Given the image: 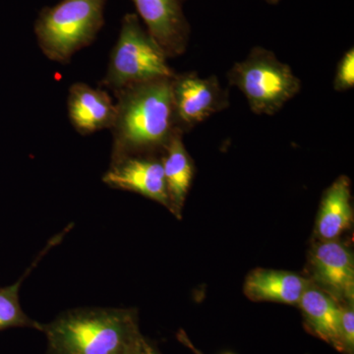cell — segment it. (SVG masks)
<instances>
[{
  "mask_svg": "<svg viewBox=\"0 0 354 354\" xmlns=\"http://www.w3.org/2000/svg\"><path fill=\"white\" fill-rule=\"evenodd\" d=\"M184 132L177 130L160 155L164 167L169 209L178 220L192 185L195 165L183 143Z\"/></svg>",
  "mask_w": 354,
  "mask_h": 354,
  "instance_id": "8fae6325",
  "label": "cell"
},
{
  "mask_svg": "<svg viewBox=\"0 0 354 354\" xmlns=\"http://www.w3.org/2000/svg\"><path fill=\"white\" fill-rule=\"evenodd\" d=\"M334 90L342 93L354 87V48H349L339 59L334 78Z\"/></svg>",
  "mask_w": 354,
  "mask_h": 354,
  "instance_id": "2e32d148",
  "label": "cell"
},
{
  "mask_svg": "<svg viewBox=\"0 0 354 354\" xmlns=\"http://www.w3.org/2000/svg\"><path fill=\"white\" fill-rule=\"evenodd\" d=\"M167 59L162 48L142 27L138 15L128 13L121 20L120 36L101 87L116 92L136 84L174 78L176 72Z\"/></svg>",
  "mask_w": 354,
  "mask_h": 354,
  "instance_id": "5b68a950",
  "label": "cell"
},
{
  "mask_svg": "<svg viewBox=\"0 0 354 354\" xmlns=\"http://www.w3.org/2000/svg\"><path fill=\"white\" fill-rule=\"evenodd\" d=\"M160 155L128 156L111 160L102 181L114 189L138 193L169 209Z\"/></svg>",
  "mask_w": 354,
  "mask_h": 354,
  "instance_id": "ba28073f",
  "label": "cell"
},
{
  "mask_svg": "<svg viewBox=\"0 0 354 354\" xmlns=\"http://www.w3.org/2000/svg\"><path fill=\"white\" fill-rule=\"evenodd\" d=\"M147 31L169 58L187 50L191 27L183 12L184 0H131Z\"/></svg>",
  "mask_w": 354,
  "mask_h": 354,
  "instance_id": "9c48e42d",
  "label": "cell"
},
{
  "mask_svg": "<svg viewBox=\"0 0 354 354\" xmlns=\"http://www.w3.org/2000/svg\"><path fill=\"white\" fill-rule=\"evenodd\" d=\"M263 1L267 2L268 4H271V6H277L281 2V0H263Z\"/></svg>",
  "mask_w": 354,
  "mask_h": 354,
  "instance_id": "ffe728a7",
  "label": "cell"
},
{
  "mask_svg": "<svg viewBox=\"0 0 354 354\" xmlns=\"http://www.w3.org/2000/svg\"><path fill=\"white\" fill-rule=\"evenodd\" d=\"M310 330L344 351L341 335L342 306L337 300L310 283L298 302Z\"/></svg>",
  "mask_w": 354,
  "mask_h": 354,
  "instance_id": "5bb4252c",
  "label": "cell"
},
{
  "mask_svg": "<svg viewBox=\"0 0 354 354\" xmlns=\"http://www.w3.org/2000/svg\"><path fill=\"white\" fill-rule=\"evenodd\" d=\"M67 108L72 127L81 135L111 129L115 118V102L108 93L85 83L70 87Z\"/></svg>",
  "mask_w": 354,
  "mask_h": 354,
  "instance_id": "30bf717a",
  "label": "cell"
},
{
  "mask_svg": "<svg viewBox=\"0 0 354 354\" xmlns=\"http://www.w3.org/2000/svg\"><path fill=\"white\" fill-rule=\"evenodd\" d=\"M353 223L351 180L339 176L324 192L315 225L318 241H337Z\"/></svg>",
  "mask_w": 354,
  "mask_h": 354,
  "instance_id": "7c38bea8",
  "label": "cell"
},
{
  "mask_svg": "<svg viewBox=\"0 0 354 354\" xmlns=\"http://www.w3.org/2000/svg\"><path fill=\"white\" fill-rule=\"evenodd\" d=\"M46 354H129L144 337L134 308H76L41 325Z\"/></svg>",
  "mask_w": 354,
  "mask_h": 354,
  "instance_id": "7a4b0ae2",
  "label": "cell"
},
{
  "mask_svg": "<svg viewBox=\"0 0 354 354\" xmlns=\"http://www.w3.org/2000/svg\"><path fill=\"white\" fill-rule=\"evenodd\" d=\"M179 339H180L181 342H183L184 344H186V346H189L191 349H192V351H194L196 354H203L202 353H200L199 351H197L196 348H195L194 346H192V344L189 342V339H188L187 335L184 334L183 332H181L180 334L178 335Z\"/></svg>",
  "mask_w": 354,
  "mask_h": 354,
  "instance_id": "d6986e66",
  "label": "cell"
},
{
  "mask_svg": "<svg viewBox=\"0 0 354 354\" xmlns=\"http://www.w3.org/2000/svg\"><path fill=\"white\" fill-rule=\"evenodd\" d=\"M129 354H160V353L143 337Z\"/></svg>",
  "mask_w": 354,
  "mask_h": 354,
  "instance_id": "ac0fdd59",
  "label": "cell"
},
{
  "mask_svg": "<svg viewBox=\"0 0 354 354\" xmlns=\"http://www.w3.org/2000/svg\"><path fill=\"white\" fill-rule=\"evenodd\" d=\"M312 283L339 304L354 301V259L341 241H318L310 251Z\"/></svg>",
  "mask_w": 354,
  "mask_h": 354,
  "instance_id": "52a82bcc",
  "label": "cell"
},
{
  "mask_svg": "<svg viewBox=\"0 0 354 354\" xmlns=\"http://www.w3.org/2000/svg\"><path fill=\"white\" fill-rule=\"evenodd\" d=\"M171 79H158L116 91L111 160L136 155H160L179 129ZM183 131V130H181Z\"/></svg>",
  "mask_w": 354,
  "mask_h": 354,
  "instance_id": "6da1fadb",
  "label": "cell"
},
{
  "mask_svg": "<svg viewBox=\"0 0 354 354\" xmlns=\"http://www.w3.org/2000/svg\"><path fill=\"white\" fill-rule=\"evenodd\" d=\"M171 94L177 125L184 134L230 104L228 90L221 87L218 77L202 78L193 71L176 74Z\"/></svg>",
  "mask_w": 354,
  "mask_h": 354,
  "instance_id": "8992f818",
  "label": "cell"
},
{
  "mask_svg": "<svg viewBox=\"0 0 354 354\" xmlns=\"http://www.w3.org/2000/svg\"><path fill=\"white\" fill-rule=\"evenodd\" d=\"M341 335L344 351L353 354L354 348L353 302L341 304Z\"/></svg>",
  "mask_w": 354,
  "mask_h": 354,
  "instance_id": "e0dca14e",
  "label": "cell"
},
{
  "mask_svg": "<svg viewBox=\"0 0 354 354\" xmlns=\"http://www.w3.org/2000/svg\"><path fill=\"white\" fill-rule=\"evenodd\" d=\"M106 0H62L44 7L35 23L39 48L51 62L69 64L87 48L104 25Z\"/></svg>",
  "mask_w": 354,
  "mask_h": 354,
  "instance_id": "3957f363",
  "label": "cell"
},
{
  "mask_svg": "<svg viewBox=\"0 0 354 354\" xmlns=\"http://www.w3.org/2000/svg\"><path fill=\"white\" fill-rule=\"evenodd\" d=\"M57 242H51L50 245L46 246L43 253L39 254L35 262L30 266L27 272L23 274L19 281H16L12 286L0 288V330L10 329V328H31L41 332L43 324L37 322L30 318L23 311L20 304L19 292L23 281L27 278L28 274L36 267L39 260L43 258L44 252L51 248L53 244Z\"/></svg>",
  "mask_w": 354,
  "mask_h": 354,
  "instance_id": "9a60e30c",
  "label": "cell"
},
{
  "mask_svg": "<svg viewBox=\"0 0 354 354\" xmlns=\"http://www.w3.org/2000/svg\"><path fill=\"white\" fill-rule=\"evenodd\" d=\"M227 80L244 95L251 111L259 115L279 113L302 87L290 65L262 46H254L245 59L236 62L228 71Z\"/></svg>",
  "mask_w": 354,
  "mask_h": 354,
  "instance_id": "277c9868",
  "label": "cell"
},
{
  "mask_svg": "<svg viewBox=\"0 0 354 354\" xmlns=\"http://www.w3.org/2000/svg\"><path fill=\"white\" fill-rule=\"evenodd\" d=\"M310 283L295 272L255 269L247 276L243 290L252 301L297 305Z\"/></svg>",
  "mask_w": 354,
  "mask_h": 354,
  "instance_id": "4fadbf2b",
  "label": "cell"
}]
</instances>
